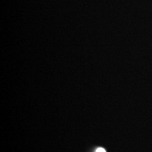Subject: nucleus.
Returning <instances> with one entry per match:
<instances>
[{"mask_svg": "<svg viewBox=\"0 0 152 152\" xmlns=\"http://www.w3.org/2000/svg\"><path fill=\"white\" fill-rule=\"evenodd\" d=\"M95 152H106V150L104 149V148L99 147L96 150V151H95Z\"/></svg>", "mask_w": 152, "mask_h": 152, "instance_id": "f257e3e1", "label": "nucleus"}]
</instances>
